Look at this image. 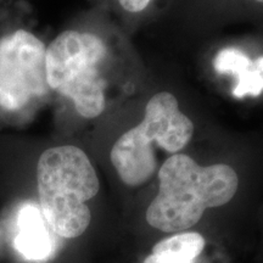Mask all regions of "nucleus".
<instances>
[{"mask_svg":"<svg viewBox=\"0 0 263 263\" xmlns=\"http://www.w3.org/2000/svg\"><path fill=\"white\" fill-rule=\"evenodd\" d=\"M159 192L146 210V222L157 230L182 233L201 221L207 209L228 203L239 188L235 170L226 163L200 166L174 154L159 170Z\"/></svg>","mask_w":263,"mask_h":263,"instance_id":"f257e3e1","label":"nucleus"},{"mask_svg":"<svg viewBox=\"0 0 263 263\" xmlns=\"http://www.w3.org/2000/svg\"><path fill=\"white\" fill-rule=\"evenodd\" d=\"M39 206L54 234L81 236L91 221L87 201L99 193L97 171L87 154L73 145L50 147L37 164Z\"/></svg>","mask_w":263,"mask_h":263,"instance_id":"f03ea898","label":"nucleus"},{"mask_svg":"<svg viewBox=\"0 0 263 263\" xmlns=\"http://www.w3.org/2000/svg\"><path fill=\"white\" fill-rule=\"evenodd\" d=\"M194 134V123L179 110L173 94H155L146 104L143 121L118 138L110 159L121 180L129 186L145 184L157 170L156 146L178 154Z\"/></svg>","mask_w":263,"mask_h":263,"instance_id":"7ed1b4c3","label":"nucleus"},{"mask_svg":"<svg viewBox=\"0 0 263 263\" xmlns=\"http://www.w3.org/2000/svg\"><path fill=\"white\" fill-rule=\"evenodd\" d=\"M106 58V45L98 35L62 32L47 48L49 88L70 99L82 117L100 116L106 105V82L101 72Z\"/></svg>","mask_w":263,"mask_h":263,"instance_id":"20e7f679","label":"nucleus"},{"mask_svg":"<svg viewBox=\"0 0 263 263\" xmlns=\"http://www.w3.org/2000/svg\"><path fill=\"white\" fill-rule=\"evenodd\" d=\"M45 55L44 43L25 29L0 38V107L16 112L48 94Z\"/></svg>","mask_w":263,"mask_h":263,"instance_id":"39448f33","label":"nucleus"},{"mask_svg":"<svg viewBox=\"0 0 263 263\" xmlns=\"http://www.w3.org/2000/svg\"><path fill=\"white\" fill-rule=\"evenodd\" d=\"M52 230L35 206L25 205L18 216L15 245L22 256L31 261H44L55 249Z\"/></svg>","mask_w":263,"mask_h":263,"instance_id":"423d86ee","label":"nucleus"},{"mask_svg":"<svg viewBox=\"0 0 263 263\" xmlns=\"http://www.w3.org/2000/svg\"><path fill=\"white\" fill-rule=\"evenodd\" d=\"M205 245L206 240L200 233H176L157 241L143 263H194Z\"/></svg>","mask_w":263,"mask_h":263,"instance_id":"0eeeda50","label":"nucleus"},{"mask_svg":"<svg viewBox=\"0 0 263 263\" xmlns=\"http://www.w3.org/2000/svg\"><path fill=\"white\" fill-rule=\"evenodd\" d=\"M251 59L238 48L229 47L217 52L213 60V67L219 74H230L238 77L248 66Z\"/></svg>","mask_w":263,"mask_h":263,"instance_id":"6e6552de","label":"nucleus"},{"mask_svg":"<svg viewBox=\"0 0 263 263\" xmlns=\"http://www.w3.org/2000/svg\"><path fill=\"white\" fill-rule=\"evenodd\" d=\"M124 10L129 12H139L149 5L151 0H118Z\"/></svg>","mask_w":263,"mask_h":263,"instance_id":"1a4fd4ad","label":"nucleus"},{"mask_svg":"<svg viewBox=\"0 0 263 263\" xmlns=\"http://www.w3.org/2000/svg\"><path fill=\"white\" fill-rule=\"evenodd\" d=\"M256 2H258V3H261V4H263V0H256Z\"/></svg>","mask_w":263,"mask_h":263,"instance_id":"9d476101","label":"nucleus"}]
</instances>
